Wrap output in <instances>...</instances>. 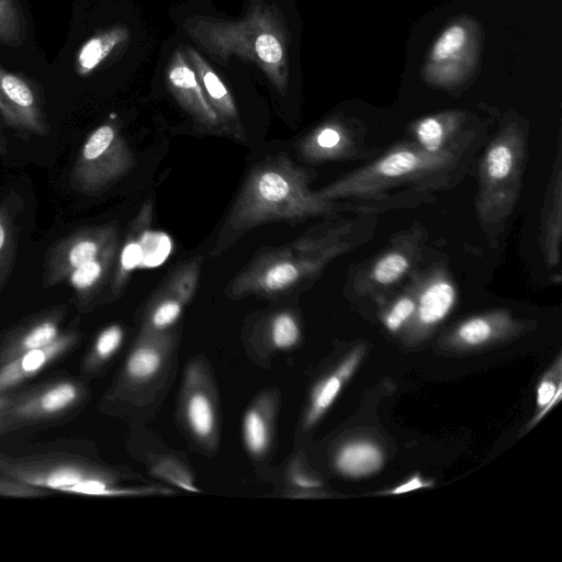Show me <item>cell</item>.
<instances>
[{
  "mask_svg": "<svg viewBox=\"0 0 562 562\" xmlns=\"http://www.w3.org/2000/svg\"><path fill=\"white\" fill-rule=\"evenodd\" d=\"M341 229L306 234L294 241L256 256L227 286L233 296L278 295L316 277L333 259L346 251Z\"/></svg>",
  "mask_w": 562,
  "mask_h": 562,
  "instance_id": "7a4b0ae2",
  "label": "cell"
},
{
  "mask_svg": "<svg viewBox=\"0 0 562 562\" xmlns=\"http://www.w3.org/2000/svg\"><path fill=\"white\" fill-rule=\"evenodd\" d=\"M456 159L453 148L430 153L415 142L404 143L371 164L317 190L316 193L331 201L373 196L392 187L445 171L453 166Z\"/></svg>",
  "mask_w": 562,
  "mask_h": 562,
  "instance_id": "277c9868",
  "label": "cell"
},
{
  "mask_svg": "<svg viewBox=\"0 0 562 562\" xmlns=\"http://www.w3.org/2000/svg\"><path fill=\"white\" fill-rule=\"evenodd\" d=\"M383 457L370 442H352L342 447L336 456V467L345 475L362 476L380 469Z\"/></svg>",
  "mask_w": 562,
  "mask_h": 562,
  "instance_id": "83f0119b",
  "label": "cell"
},
{
  "mask_svg": "<svg viewBox=\"0 0 562 562\" xmlns=\"http://www.w3.org/2000/svg\"><path fill=\"white\" fill-rule=\"evenodd\" d=\"M167 80L178 102L194 121L209 130H215L222 125L182 52L173 54L168 66Z\"/></svg>",
  "mask_w": 562,
  "mask_h": 562,
  "instance_id": "5bb4252c",
  "label": "cell"
},
{
  "mask_svg": "<svg viewBox=\"0 0 562 562\" xmlns=\"http://www.w3.org/2000/svg\"><path fill=\"white\" fill-rule=\"evenodd\" d=\"M116 237V226L105 224L83 227L61 238L46 257L43 286H55L66 280L75 269L98 256Z\"/></svg>",
  "mask_w": 562,
  "mask_h": 562,
  "instance_id": "ba28073f",
  "label": "cell"
},
{
  "mask_svg": "<svg viewBox=\"0 0 562 562\" xmlns=\"http://www.w3.org/2000/svg\"><path fill=\"white\" fill-rule=\"evenodd\" d=\"M0 113L12 128L45 136L49 125L34 88L21 76L0 66Z\"/></svg>",
  "mask_w": 562,
  "mask_h": 562,
  "instance_id": "8fae6325",
  "label": "cell"
},
{
  "mask_svg": "<svg viewBox=\"0 0 562 562\" xmlns=\"http://www.w3.org/2000/svg\"><path fill=\"white\" fill-rule=\"evenodd\" d=\"M119 252V237L112 239L103 250L75 269L67 278L76 291L80 304H87L104 281Z\"/></svg>",
  "mask_w": 562,
  "mask_h": 562,
  "instance_id": "7402d4cb",
  "label": "cell"
},
{
  "mask_svg": "<svg viewBox=\"0 0 562 562\" xmlns=\"http://www.w3.org/2000/svg\"><path fill=\"white\" fill-rule=\"evenodd\" d=\"M289 477L292 484L304 490L316 488L322 485L321 481L305 472L297 463L291 467Z\"/></svg>",
  "mask_w": 562,
  "mask_h": 562,
  "instance_id": "74e56055",
  "label": "cell"
},
{
  "mask_svg": "<svg viewBox=\"0 0 562 562\" xmlns=\"http://www.w3.org/2000/svg\"><path fill=\"white\" fill-rule=\"evenodd\" d=\"M414 319L420 327H430L442 321L454 305L457 290L447 273L437 269L415 289Z\"/></svg>",
  "mask_w": 562,
  "mask_h": 562,
  "instance_id": "ac0fdd59",
  "label": "cell"
},
{
  "mask_svg": "<svg viewBox=\"0 0 562 562\" xmlns=\"http://www.w3.org/2000/svg\"><path fill=\"white\" fill-rule=\"evenodd\" d=\"M361 356V350L352 352L337 370L314 387L304 418V426L312 427L330 407L344 382L352 374Z\"/></svg>",
  "mask_w": 562,
  "mask_h": 562,
  "instance_id": "cb8c5ba5",
  "label": "cell"
},
{
  "mask_svg": "<svg viewBox=\"0 0 562 562\" xmlns=\"http://www.w3.org/2000/svg\"><path fill=\"white\" fill-rule=\"evenodd\" d=\"M64 315L65 307L57 306L12 331L0 345V364L53 342L60 335Z\"/></svg>",
  "mask_w": 562,
  "mask_h": 562,
  "instance_id": "2e32d148",
  "label": "cell"
},
{
  "mask_svg": "<svg viewBox=\"0 0 562 562\" xmlns=\"http://www.w3.org/2000/svg\"><path fill=\"white\" fill-rule=\"evenodd\" d=\"M425 486H429L428 482H424L419 476H414L411 480L406 481L404 484L395 487L391 491L393 494H401L412 492Z\"/></svg>",
  "mask_w": 562,
  "mask_h": 562,
  "instance_id": "60d3db41",
  "label": "cell"
},
{
  "mask_svg": "<svg viewBox=\"0 0 562 562\" xmlns=\"http://www.w3.org/2000/svg\"><path fill=\"white\" fill-rule=\"evenodd\" d=\"M124 333L120 325L113 324L105 327L94 340L89 363L98 364L110 359L121 347Z\"/></svg>",
  "mask_w": 562,
  "mask_h": 562,
  "instance_id": "e575fe53",
  "label": "cell"
},
{
  "mask_svg": "<svg viewBox=\"0 0 562 562\" xmlns=\"http://www.w3.org/2000/svg\"><path fill=\"white\" fill-rule=\"evenodd\" d=\"M135 165L128 144L113 124H102L83 142L70 175L78 192L94 196L109 190Z\"/></svg>",
  "mask_w": 562,
  "mask_h": 562,
  "instance_id": "52a82bcc",
  "label": "cell"
},
{
  "mask_svg": "<svg viewBox=\"0 0 562 562\" xmlns=\"http://www.w3.org/2000/svg\"><path fill=\"white\" fill-rule=\"evenodd\" d=\"M269 335L274 348L289 350L300 340L301 329L293 314L280 312L270 319Z\"/></svg>",
  "mask_w": 562,
  "mask_h": 562,
  "instance_id": "1f68e13d",
  "label": "cell"
},
{
  "mask_svg": "<svg viewBox=\"0 0 562 562\" xmlns=\"http://www.w3.org/2000/svg\"><path fill=\"white\" fill-rule=\"evenodd\" d=\"M151 221L153 204L150 201H147L134 218L126 239L117 252V263L111 282V291L114 296L120 295L131 273L135 268L144 266L145 259L149 260V265H154V259L160 260L154 254V243L162 235H154L149 231Z\"/></svg>",
  "mask_w": 562,
  "mask_h": 562,
  "instance_id": "7c38bea8",
  "label": "cell"
},
{
  "mask_svg": "<svg viewBox=\"0 0 562 562\" xmlns=\"http://www.w3.org/2000/svg\"><path fill=\"white\" fill-rule=\"evenodd\" d=\"M525 158L526 137L515 123L504 127L490 143L480 164L476 211L482 225L503 223L513 211Z\"/></svg>",
  "mask_w": 562,
  "mask_h": 562,
  "instance_id": "8992f818",
  "label": "cell"
},
{
  "mask_svg": "<svg viewBox=\"0 0 562 562\" xmlns=\"http://www.w3.org/2000/svg\"><path fill=\"white\" fill-rule=\"evenodd\" d=\"M127 36V30L123 26L111 27L91 36L77 53V72L86 76L93 71L117 45L126 41Z\"/></svg>",
  "mask_w": 562,
  "mask_h": 562,
  "instance_id": "484cf974",
  "label": "cell"
},
{
  "mask_svg": "<svg viewBox=\"0 0 562 562\" xmlns=\"http://www.w3.org/2000/svg\"><path fill=\"white\" fill-rule=\"evenodd\" d=\"M22 38V22L16 0H0V42L19 45Z\"/></svg>",
  "mask_w": 562,
  "mask_h": 562,
  "instance_id": "836d02e7",
  "label": "cell"
},
{
  "mask_svg": "<svg viewBox=\"0 0 562 562\" xmlns=\"http://www.w3.org/2000/svg\"><path fill=\"white\" fill-rule=\"evenodd\" d=\"M560 387L557 390V386L553 382L543 380L538 389L537 403L540 407H544L549 405V403L559 397Z\"/></svg>",
  "mask_w": 562,
  "mask_h": 562,
  "instance_id": "ab89813d",
  "label": "cell"
},
{
  "mask_svg": "<svg viewBox=\"0 0 562 562\" xmlns=\"http://www.w3.org/2000/svg\"><path fill=\"white\" fill-rule=\"evenodd\" d=\"M184 415L193 435L200 440H210L216 430V413L213 400L202 389L188 391L184 398Z\"/></svg>",
  "mask_w": 562,
  "mask_h": 562,
  "instance_id": "4316f807",
  "label": "cell"
},
{
  "mask_svg": "<svg viewBox=\"0 0 562 562\" xmlns=\"http://www.w3.org/2000/svg\"><path fill=\"white\" fill-rule=\"evenodd\" d=\"M462 125L459 112H443L417 121L413 126L415 143L430 153L451 149V143Z\"/></svg>",
  "mask_w": 562,
  "mask_h": 562,
  "instance_id": "603a6c76",
  "label": "cell"
},
{
  "mask_svg": "<svg viewBox=\"0 0 562 562\" xmlns=\"http://www.w3.org/2000/svg\"><path fill=\"white\" fill-rule=\"evenodd\" d=\"M8 151L7 142L4 138V135L2 133V130L0 127V155H5Z\"/></svg>",
  "mask_w": 562,
  "mask_h": 562,
  "instance_id": "b9f144b4",
  "label": "cell"
},
{
  "mask_svg": "<svg viewBox=\"0 0 562 562\" xmlns=\"http://www.w3.org/2000/svg\"><path fill=\"white\" fill-rule=\"evenodd\" d=\"M416 306V297L412 295H404L396 300L390 311L384 316L385 326L391 330L395 331L402 327V325L413 317Z\"/></svg>",
  "mask_w": 562,
  "mask_h": 562,
  "instance_id": "d590c367",
  "label": "cell"
},
{
  "mask_svg": "<svg viewBox=\"0 0 562 562\" xmlns=\"http://www.w3.org/2000/svg\"><path fill=\"white\" fill-rule=\"evenodd\" d=\"M49 491L27 483L0 475V496L8 497H42Z\"/></svg>",
  "mask_w": 562,
  "mask_h": 562,
  "instance_id": "8d00e7d4",
  "label": "cell"
},
{
  "mask_svg": "<svg viewBox=\"0 0 562 562\" xmlns=\"http://www.w3.org/2000/svg\"><path fill=\"white\" fill-rule=\"evenodd\" d=\"M509 324L504 313L476 316L462 323L456 330V337L465 345L475 346L485 342Z\"/></svg>",
  "mask_w": 562,
  "mask_h": 562,
  "instance_id": "f546056e",
  "label": "cell"
},
{
  "mask_svg": "<svg viewBox=\"0 0 562 562\" xmlns=\"http://www.w3.org/2000/svg\"><path fill=\"white\" fill-rule=\"evenodd\" d=\"M562 169L560 146L548 186L540 225V245L546 262L557 267L560 262L561 216H562Z\"/></svg>",
  "mask_w": 562,
  "mask_h": 562,
  "instance_id": "d6986e66",
  "label": "cell"
},
{
  "mask_svg": "<svg viewBox=\"0 0 562 562\" xmlns=\"http://www.w3.org/2000/svg\"><path fill=\"white\" fill-rule=\"evenodd\" d=\"M78 338L79 336L75 331L60 334L49 345L30 350L0 364V392H8L37 374L70 350Z\"/></svg>",
  "mask_w": 562,
  "mask_h": 562,
  "instance_id": "9a60e30c",
  "label": "cell"
},
{
  "mask_svg": "<svg viewBox=\"0 0 562 562\" xmlns=\"http://www.w3.org/2000/svg\"><path fill=\"white\" fill-rule=\"evenodd\" d=\"M472 27L465 23H454L438 36L429 53L431 64L426 70L430 80L447 85L462 76V64L472 52Z\"/></svg>",
  "mask_w": 562,
  "mask_h": 562,
  "instance_id": "4fadbf2b",
  "label": "cell"
},
{
  "mask_svg": "<svg viewBox=\"0 0 562 562\" xmlns=\"http://www.w3.org/2000/svg\"><path fill=\"white\" fill-rule=\"evenodd\" d=\"M83 396L82 386L69 379L21 391L8 412L11 427L59 418L77 407Z\"/></svg>",
  "mask_w": 562,
  "mask_h": 562,
  "instance_id": "9c48e42d",
  "label": "cell"
},
{
  "mask_svg": "<svg viewBox=\"0 0 562 562\" xmlns=\"http://www.w3.org/2000/svg\"><path fill=\"white\" fill-rule=\"evenodd\" d=\"M353 148L351 134L338 122L317 127L299 146L301 156L310 162L342 159L350 156Z\"/></svg>",
  "mask_w": 562,
  "mask_h": 562,
  "instance_id": "44dd1931",
  "label": "cell"
},
{
  "mask_svg": "<svg viewBox=\"0 0 562 562\" xmlns=\"http://www.w3.org/2000/svg\"><path fill=\"white\" fill-rule=\"evenodd\" d=\"M308 182V172L284 155L255 166L227 213L210 256L222 255L257 226L334 213L335 202L312 191Z\"/></svg>",
  "mask_w": 562,
  "mask_h": 562,
  "instance_id": "6da1fadb",
  "label": "cell"
},
{
  "mask_svg": "<svg viewBox=\"0 0 562 562\" xmlns=\"http://www.w3.org/2000/svg\"><path fill=\"white\" fill-rule=\"evenodd\" d=\"M160 334L161 331L146 330V335L134 347L125 364V374L130 380L143 382L153 378L160 370L164 361Z\"/></svg>",
  "mask_w": 562,
  "mask_h": 562,
  "instance_id": "d4e9b609",
  "label": "cell"
},
{
  "mask_svg": "<svg viewBox=\"0 0 562 562\" xmlns=\"http://www.w3.org/2000/svg\"><path fill=\"white\" fill-rule=\"evenodd\" d=\"M188 56L206 99L218 115L221 123L226 124L231 127L232 133L241 138L244 136L243 127L239 124L235 102L226 86L193 48H188Z\"/></svg>",
  "mask_w": 562,
  "mask_h": 562,
  "instance_id": "ffe728a7",
  "label": "cell"
},
{
  "mask_svg": "<svg viewBox=\"0 0 562 562\" xmlns=\"http://www.w3.org/2000/svg\"><path fill=\"white\" fill-rule=\"evenodd\" d=\"M19 394L20 392H0V436L12 429L8 412Z\"/></svg>",
  "mask_w": 562,
  "mask_h": 562,
  "instance_id": "f35d334b",
  "label": "cell"
},
{
  "mask_svg": "<svg viewBox=\"0 0 562 562\" xmlns=\"http://www.w3.org/2000/svg\"><path fill=\"white\" fill-rule=\"evenodd\" d=\"M187 27L191 36L211 54L221 59L237 55L256 63L280 92L285 91V38L271 10L257 5L238 22L198 19Z\"/></svg>",
  "mask_w": 562,
  "mask_h": 562,
  "instance_id": "3957f363",
  "label": "cell"
},
{
  "mask_svg": "<svg viewBox=\"0 0 562 562\" xmlns=\"http://www.w3.org/2000/svg\"><path fill=\"white\" fill-rule=\"evenodd\" d=\"M243 438L252 456H261L270 442V420L259 406L249 408L243 418Z\"/></svg>",
  "mask_w": 562,
  "mask_h": 562,
  "instance_id": "4dcf8cb0",
  "label": "cell"
},
{
  "mask_svg": "<svg viewBox=\"0 0 562 562\" xmlns=\"http://www.w3.org/2000/svg\"><path fill=\"white\" fill-rule=\"evenodd\" d=\"M153 475L187 492L198 493L199 487L189 471L173 459H161L153 465Z\"/></svg>",
  "mask_w": 562,
  "mask_h": 562,
  "instance_id": "d6a6232c",
  "label": "cell"
},
{
  "mask_svg": "<svg viewBox=\"0 0 562 562\" xmlns=\"http://www.w3.org/2000/svg\"><path fill=\"white\" fill-rule=\"evenodd\" d=\"M0 475L45 488L92 496H123L137 490L117 487L99 467L63 453L12 457L0 452Z\"/></svg>",
  "mask_w": 562,
  "mask_h": 562,
  "instance_id": "5b68a950",
  "label": "cell"
},
{
  "mask_svg": "<svg viewBox=\"0 0 562 562\" xmlns=\"http://www.w3.org/2000/svg\"><path fill=\"white\" fill-rule=\"evenodd\" d=\"M202 257L180 265L153 297L146 314V330L162 331L181 316L199 283Z\"/></svg>",
  "mask_w": 562,
  "mask_h": 562,
  "instance_id": "30bf717a",
  "label": "cell"
},
{
  "mask_svg": "<svg viewBox=\"0 0 562 562\" xmlns=\"http://www.w3.org/2000/svg\"><path fill=\"white\" fill-rule=\"evenodd\" d=\"M18 198H7L0 204V290L4 285L14 261L15 233L14 220L18 209Z\"/></svg>",
  "mask_w": 562,
  "mask_h": 562,
  "instance_id": "f1b7e54d",
  "label": "cell"
},
{
  "mask_svg": "<svg viewBox=\"0 0 562 562\" xmlns=\"http://www.w3.org/2000/svg\"><path fill=\"white\" fill-rule=\"evenodd\" d=\"M415 250V243L411 239L396 243L360 273L356 280V289L364 293L395 284L411 269Z\"/></svg>",
  "mask_w": 562,
  "mask_h": 562,
  "instance_id": "e0dca14e",
  "label": "cell"
}]
</instances>
